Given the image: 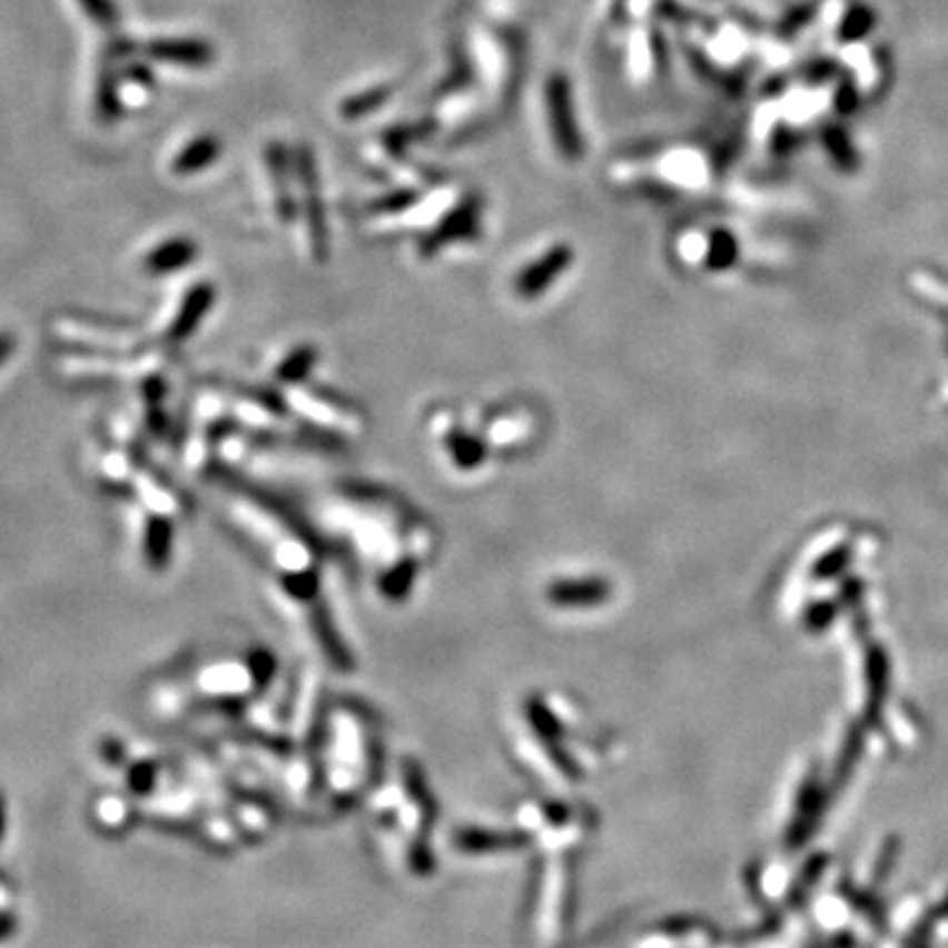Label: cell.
Listing matches in <instances>:
<instances>
[{
  "label": "cell",
  "mask_w": 948,
  "mask_h": 948,
  "mask_svg": "<svg viewBox=\"0 0 948 948\" xmlns=\"http://www.w3.org/2000/svg\"><path fill=\"white\" fill-rule=\"evenodd\" d=\"M549 106H551V121H553V138L559 142V150L566 158L580 156V135L574 129L572 119V100H570V88H566L564 77H553L549 82Z\"/></svg>",
  "instance_id": "1"
},
{
  "label": "cell",
  "mask_w": 948,
  "mask_h": 948,
  "mask_svg": "<svg viewBox=\"0 0 948 948\" xmlns=\"http://www.w3.org/2000/svg\"><path fill=\"white\" fill-rule=\"evenodd\" d=\"M572 261V250L566 248H553L545 250V254L537 258V261L530 264V267H524L520 271V277H516V293H520V298H537L541 293L549 287L553 279L559 277V271H562L566 264Z\"/></svg>",
  "instance_id": "2"
},
{
  "label": "cell",
  "mask_w": 948,
  "mask_h": 948,
  "mask_svg": "<svg viewBox=\"0 0 948 948\" xmlns=\"http://www.w3.org/2000/svg\"><path fill=\"white\" fill-rule=\"evenodd\" d=\"M156 61H169L177 67H206L214 59V48L200 40H156L148 46Z\"/></svg>",
  "instance_id": "3"
},
{
  "label": "cell",
  "mask_w": 948,
  "mask_h": 948,
  "mask_svg": "<svg viewBox=\"0 0 948 948\" xmlns=\"http://www.w3.org/2000/svg\"><path fill=\"white\" fill-rule=\"evenodd\" d=\"M474 229H477V206H474V204H462V206L454 208V211H451L448 217H445L441 221V227H437L433 235L427 237L425 250H427V254H433V250L445 246V243L462 240V237H470L474 233Z\"/></svg>",
  "instance_id": "4"
},
{
  "label": "cell",
  "mask_w": 948,
  "mask_h": 948,
  "mask_svg": "<svg viewBox=\"0 0 948 948\" xmlns=\"http://www.w3.org/2000/svg\"><path fill=\"white\" fill-rule=\"evenodd\" d=\"M454 846L466 853H493L522 849L524 838L514 832H491V830H462L456 832Z\"/></svg>",
  "instance_id": "5"
},
{
  "label": "cell",
  "mask_w": 948,
  "mask_h": 948,
  "mask_svg": "<svg viewBox=\"0 0 948 948\" xmlns=\"http://www.w3.org/2000/svg\"><path fill=\"white\" fill-rule=\"evenodd\" d=\"M196 258V246L185 237H175V240L161 243L156 250H150L146 258V269L154 275H164V271H175L185 264H190Z\"/></svg>",
  "instance_id": "6"
},
{
  "label": "cell",
  "mask_w": 948,
  "mask_h": 948,
  "mask_svg": "<svg viewBox=\"0 0 948 948\" xmlns=\"http://www.w3.org/2000/svg\"><path fill=\"white\" fill-rule=\"evenodd\" d=\"M219 154L221 146L217 138H198L175 158V171L177 175H196V171L206 169L208 164L217 161Z\"/></svg>",
  "instance_id": "7"
},
{
  "label": "cell",
  "mask_w": 948,
  "mask_h": 948,
  "mask_svg": "<svg viewBox=\"0 0 948 948\" xmlns=\"http://www.w3.org/2000/svg\"><path fill=\"white\" fill-rule=\"evenodd\" d=\"M77 3L82 6V11L88 13V17L96 21L98 27L113 30V27L119 24V11H117V6L111 3V0H77Z\"/></svg>",
  "instance_id": "8"
},
{
  "label": "cell",
  "mask_w": 948,
  "mask_h": 948,
  "mask_svg": "<svg viewBox=\"0 0 948 948\" xmlns=\"http://www.w3.org/2000/svg\"><path fill=\"white\" fill-rule=\"evenodd\" d=\"M387 96H391V88L369 90V92H364V96L350 98L346 103V109H343V113H346V117H364V113L375 111L379 103H385Z\"/></svg>",
  "instance_id": "9"
},
{
  "label": "cell",
  "mask_w": 948,
  "mask_h": 948,
  "mask_svg": "<svg viewBox=\"0 0 948 948\" xmlns=\"http://www.w3.org/2000/svg\"><path fill=\"white\" fill-rule=\"evenodd\" d=\"M13 350V337L11 335H0V364L6 362V358H9V354Z\"/></svg>",
  "instance_id": "10"
},
{
  "label": "cell",
  "mask_w": 948,
  "mask_h": 948,
  "mask_svg": "<svg viewBox=\"0 0 948 948\" xmlns=\"http://www.w3.org/2000/svg\"><path fill=\"white\" fill-rule=\"evenodd\" d=\"M0 832H3V799H0Z\"/></svg>",
  "instance_id": "11"
}]
</instances>
